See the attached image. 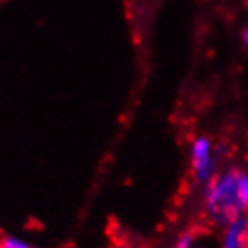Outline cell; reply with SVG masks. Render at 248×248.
<instances>
[{"label": "cell", "instance_id": "6da1fadb", "mask_svg": "<svg viewBox=\"0 0 248 248\" xmlns=\"http://www.w3.org/2000/svg\"><path fill=\"white\" fill-rule=\"evenodd\" d=\"M239 174L236 169H229L223 174L209 182L207 189V211L216 221L227 223L239 217V212L243 211V203L237 194V182Z\"/></svg>", "mask_w": 248, "mask_h": 248}, {"label": "cell", "instance_id": "7a4b0ae2", "mask_svg": "<svg viewBox=\"0 0 248 248\" xmlns=\"http://www.w3.org/2000/svg\"><path fill=\"white\" fill-rule=\"evenodd\" d=\"M212 142L207 137H198L191 146V166L194 178L202 184L211 182L216 171V156L212 151Z\"/></svg>", "mask_w": 248, "mask_h": 248}, {"label": "cell", "instance_id": "3957f363", "mask_svg": "<svg viewBox=\"0 0 248 248\" xmlns=\"http://www.w3.org/2000/svg\"><path fill=\"white\" fill-rule=\"evenodd\" d=\"M248 241V219L237 217L227 225L223 236V248H247Z\"/></svg>", "mask_w": 248, "mask_h": 248}, {"label": "cell", "instance_id": "277c9868", "mask_svg": "<svg viewBox=\"0 0 248 248\" xmlns=\"http://www.w3.org/2000/svg\"><path fill=\"white\" fill-rule=\"evenodd\" d=\"M237 194L243 203V209L248 205V176L247 174H239V182H237Z\"/></svg>", "mask_w": 248, "mask_h": 248}, {"label": "cell", "instance_id": "5b68a950", "mask_svg": "<svg viewBox=\"0 0 248 248\" xmlns=\"http://www.w3.org/2000/svg\"><path fill=\"white\" fill-rule=\"evenodd\" d=\"M0 248H32L29 243H25L24 239L18 237H4L0 243Z\"/></svg>", "mask_w": 248, "mask_h": 248}, {"label": "cell", "instance_id": "8992f818", "mask_svg": "<svg viewBox=\"0 0 248 248\" xmlns=\"http://www.w3.org/2000/svg\"><path fill=\"white\" fill-rule=\"evenodd\" d=\"M173 248H194V236L192 234H184L174 241Z\"/></svg>", "mask_w": 248, "mask_h": 248}, {"label": "cell", "instance_id": "52a82bcc", "mask_svg": "<svg viewBox=\"0 0 248 248\" xmlns=\"http://www.w3.org/2000/svg\"><path fill=\"white\" fill-rule=\"evenodd\" d=\"M245 42H247V45H248V29L245 31Z\"/></svg>", "mask_w": 248, "mask_h": 248}, {"label": "cell", "instance_id": "ba28073f", "mask_svg": "<svg viewBox=\"0 0 248 248\" xmlns=\"http://www.w3.org/2000/svg\"><path fill=\"white\" fill-rule=\"evenodd\" d=\"M245 211H247V216H248V205H247V207H245Z\"/></svg>", "mask_w": 248, "mask_h": 248}]
</instances>
